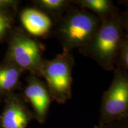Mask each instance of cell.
Here are the masks:
<instances>
[{
	"label": "cell",
	"instance_id": "cell-1",
	"mask_svg": "<svg viewBox=\"0 0 128 128\" xmlns=\"http://www.w3.org/2000/svg\"><path fill=\"white\" fill-rule=\"evenodd\" d=\"M127 23V17L116 10L108 18L101 20L92 39L80 49V52L95 60L104 70H114Z\"/></svg>",
	"mask_w": 128,
	"mask_h": 128
},
{
	"label": "cell",
	"instance_id": "cell-2",
	"mask_svg": "<svg viewBox=\"0 0 128 128\" xmlns=\"http://www.w3.org/2000/svg\"><path fill=\"white\" fill-rule=\"evenodd\" d=\"M100 24L98 16L87 10L68 8L58 20L55 34L63 50H80L90 41Z\"/></svg>",
	"mask_w": 128,
	"mask_h": 128
},
{
	"label": "cell",
	"instance_id": "cell-3",
	"mask_svg": "<svg viewBox=\"0 0 128 128\" xmlns=\"http://www.w3.org/2000/svg\"><path fill=\"white\" fill-rule=\"evenodd\" d=\"M8 45L4 60L23 72L42 77L44 46L20 28H14L8 37Z\"/></svg>",
	"mask_w": 128,
	"mask_h": 128
},
{
	"label": "cell",
	"instance_id": "cell-4",
	"mask_svg": "<svg viewBox=\"0 0 128 128\" xmlns=\"http://www.w3.org/2000/svg\"><path fill=\"white\" fill-rule=\"evenodd\" d=\"M74 64L71 52L64 50L52 60H44L42 77L52 99L58 103L64 104L71 98Z\"/></svg>",
	"mask_w": 128,
	"mask_h": 128
},
{
	"label": "cell",
	"instance_id": "cell-5",
	"mask_svg": "<svg viewBox=\"0 0 128 128\" xmlns=\"http://www.w3.org/2000/svg\"><path fill=\"white\" fill-rule=\"evenodd\" d=\"M128 119V71L114 68L111 84L103 94L98 125Z\"/></svg>",
	"mask_w": 128,
	"mask_h": 128
},
{
	"label": "cell",
	"instance_id": "cell-6",
	"mask_svg": "<svg viewBox=\"0 0 128 128\" xmlns=\"http://www.w3.org/2000/svg\"><path fill=\"white\" fill-rule=\"evenodd\" d=\"M0 114V128H27L34 116L22 94L16 92L4 99Z\"/></svg>",
	"mask_w": 128,
	"mask_h": 128
},
{
	"label": "cell",
	"instance_id": "cell-7",
	"mask_svg": "<svg viewBox=\"0 0 128 128\" xmlns=\"http://www.w3.org/2000/svg\"><path fill=\"white\" fill-rule=\"evenodd\" d=\"M27 86L24 91V98L29 103L34 119L40 124L45 123L52 102V97L46 83L39 77L30 74L27 78Z\"/></svg>",
	"mask_w": 128,
	"mask_h": 128
},
{
	"label": "cell",
	"instance_id": "cell-8",
	"mask_svg": "<svg viewBox=\"0 0 128 128\" xmlns=\"http://www.w3.org/2000/svg\"><path fill=\"white\" fill-rule=\"evenodd\" d=\"M19 18L23 30L34 38H46L52 31V18L35 7L24 8Z\"/></svg>",
	"mask_w": 128,
	"mask_h": 128
},
{
	"label": "cell",
	"instance_id": "cell-9",
	"mask_svg": "<svg viewBox=\"0 0 128 128\" xmlns=\"http://www.w3.org/2000/svg\"><path fill=\"white\" fill-rule=\"evenodd\" d=\"M23 72L7 60L0 64V103L8 95L15 92L20 87V78Z\"/></svg>",
	"mask_w": 128,
	"mask_h": 128
},
{
	"label": "cell",
	"instance_id": "cell-10",
	"mask_svg": "<svg viewBox=\"0 0 128 128\" xmlns=\"http://www.w3.org/2000/svg\"><path fill=\"white\" fill-rule=\"evenodd\" d=\"M72 3L93 12L101 20L108 18L117 10L110 0H76L72 1Z\"/></svg>",
	"mask_w": 128,
	"mask_h": 128
},
{
	"label": "cell",
	"instance_id": "cell-11",
	"mask_svg": "<svg viewBox=\"0 0 128 128\" xmlns=\"http://www.w3.org/2000/svg\"><path fill=\"white\" fill-rule=\"evenodd\" d=\"M35 8L58 20L70 8L72 1L68 0H34L32 1Z\"/></svg>",
	"mask_w": 128,
	"mask_h": 128
},
{
	"label": "cell",
	"instance_id": "cell-12",
	"mask_svg": "<svg viewBox=\"0 0 128 128\" xmlns=\"http://www.w3.org/2000/svg\"><path fill=\"white\" fill-rule=\"evenodd\" d=\"M14 11L0 10V42L8 38L12 30Z\"/></svg>",
	"mask_w": 128,
	"mask_h": 128
},
{
	"label": "cell",
	"instance_id": "cell-13",
	"mask_svg": "<svg viewBox=\"0 0 128 128\" xmlns=\"http://www.w3.org/2000/svg\"><path fill=\"white\" fill-rule=\"evenodd\" d=\"M116 68L125 71H128V38L127 34L124 38L120 46L115 68Z\"/></svg>",
	"mask_w": 128,
	"mask_h": 128
},
{
	"label": "cell",
	"instance_id": "cell-14",
	"mask_svg": "<svg viewBox=\"0 0 128 128\" xmlns=\"http://www.w3.org/2000/svg\"><path fill=\"white\" fill-rule=\"evenodd\" d=\"M20 1L17 0H0V10L15 12L18 8Z\"/></svg>",
	"mask_w": 128,
	"mask_h": 128
},
{
	"label": "cell",
	"instance_id": "cell-15",
	"mask_svg": "<svg viewBox=\"0 0 128 128\" xmlns=\"http://www.w3.org/2000/svg\"><path fill=\"white\" fill-rule=\"evenodd\" d=\"M94 128H128V119L103 125L97 124Z\"/></svg>",
	"mask_w": 128,
	"mask_h": 128
}]
</instances>
